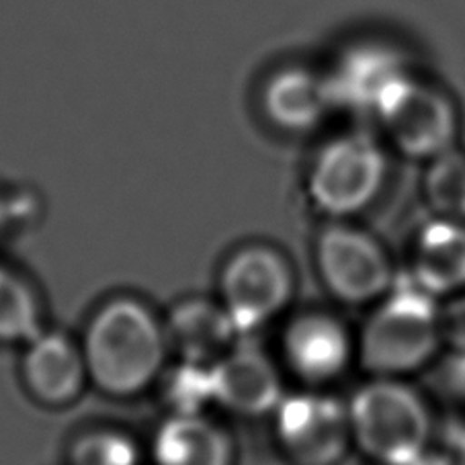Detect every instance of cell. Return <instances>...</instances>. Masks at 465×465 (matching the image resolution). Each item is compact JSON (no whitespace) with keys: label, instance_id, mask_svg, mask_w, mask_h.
<instances>
[{"label":"cell","instance_id":"6da1fadb","mask_svg":"<svg viewBox=\"0 0 465 465\" xmlns=\"http://www.w3.org/2000/svg\"><path fill=\"white\" fill-rule=\"evenodd\" d=\"M80 347L88 380L115 398L138 396L164 373L166 328L154 312L132 298H115L94 312Z\"/></svg>","mask_w":465,"mask_h":465},{"label":"cell","instance_id":"7a4b0ae2","mask_svg":"<svg viewBox=\"0 0 465 465\" xmlns=\"http://www.w3.org/2000/svg\"><path fill=\"white\" fill-rule=\"evenodd\" d=\"M440 349V300L411 272L398 275L361 331V365L375 378H406L427 367Z\"/></svg>","mask_w":465,"mask_h":465},{"label":"cell","instance_id":"3957f363","mask_svg":"<svg viewBox=\"0 0 465 465\" xmlns=\"http://www.w3.org/2000/svg\"><path fill=\"white\" fill-rule=\"evenodd\" d=\"M352 447L375 465H404L427 453L435 437L427 402L404 378H375L347 402Z\"/></svg>","mask_w":465,"mask_h":465},{"label":"cell","instance_id":"277c9868","mask_svg":"<svg viewBox=\"0 0 465 465\" xmlns=\"http://www.w3.org/2000/svg\"><path fill=\"white\" fill-rule=\"evenodd\" d=\"M386 176V150L373 135L365 132L336 135L312 160L310 202L326 218L347 220L378 199Z\"/></svg>","mask_w":465,"mask_h":465},{"label":"cell","instance_id":"5b68a950","mask_svg":"<svg viewBox=\"0 0 465 465\" xmlns=\"http://www.w3.org/2000/svg\"><path fill=\"white\" fill-rule=\"evenodd\" d=\"M373 115L388 142L406 158L429 163L457 146L460 117L451 99L411 72L381 94Z\"/></svg>","mask_w":465,"mask_h":465},{"label":"cell","instance_id":"8992f818","mask_svg":"<svg viewBox=\"0 0 465 465\" xmlns=\"http://www.w3.org/2000/svg\"><path fill=\"white\" fill-rule=\"evenodd\" d=\"M295 292L292 264L275 248L251 244L226 261L220 275V302L246 336L282 316Z\"/></svg>","mask_w":465,"mask_h":465},{"label":"cell","instance_id":"52a82bcc","mask_svg":"<svg viewBox=\"0 0 465 465\" xmlns=\"http://www.w3.org/2000/svg\"><path fill=\"white\" fill-rule=\"evenodd\" d=\"M316 267L328 293L349 306L381 300L398 277L378 238L342 220L320 232Z\"/></svg>","mask_w":465,"mask_h":465},{"label":"cell","instance_id":"ba28073f","mask_svg":"<svg viewBox=\"0 0 465 465\" xmlns=\"http://www.w3.org/2000/svg\"><path fill=\"white\" fill-rule=\"evenodd\" d=\"M272 419L277 443L295 465H339L352 447L347 404L324 391L285 394Z\"/></svg>","mask_w":465,"mask_h":465},{"label":"cell","instance_id":"9c48e42d","mask_svg":"<svg viewBox=\"0 0 465 465\" xmlns=\"http://www.w3.org/2000/svg\"><path fill=\"white\" fill-rule=\"evenodd\" d=\"M21 373L29 394L52 408L74 402L91 381L80 341L55 331H42L25 344Z\"/></svg>","mask_w":465,"mask_h":465},{"label":"cell","instance_id":"30bf717a","mask_svg":"<svg viewBox=\"0 0 465 465\" xmlns=\"http://www.w3.org/2000/svg\"><path fill=\"white\" fill-rule=\"evenodd\" d=\"M218 406L240 416L272 414L285 391L282 373L261 349L236 342L213 363Z\"/></svg>","mask_w":465,"mask_h":465},{"label":"cell","instance_id":"8fae6325","mask_svg":"<svg viewBox=\"0 0 465 465\" xmlns=\"http://www.w3.org/2000/svg\"><path fill=\"white\" fill-rule=\"evenodd\" d=\"M355 344L339 318L314 312L295 318L285 328L283 357L287 367L308 383H326L349 367Z\"/></svg>","mask_w":465,"mask_h":465},{"label":"cell","instance_id":"7c38bea8","mask_svg":"<svg viewBox=\"0 0 465 465\" xmlns=\"http://www.w3.org/2000/svg\"><path fill=\"white\" fill-rule=\"evenodd\" d=\"M408 74L402 54L388 45H357L326 74L334 109L371 111L388 88Z\"/></svg>","mask_w":465,"mask_h":465},{"label":"cell","instance_id":"4fadbf2b","mask_svg":"<svg viewBox=\"0 0 465 465\" xmlns=\"http://www.w3.org/2000/svg\"><path fill=\"white\" fill-rule=\"evenodd\" d=\"M168 347L181 361L213 365L228 355L242 334L222 302L187 300L176 303L166 320Z\"/></svg>","mask_w":465,"mask_h":465},{"label":"cell","instance_id":"5bb4252c","mask_svg":"<svg viewBox=\"0 0 465 465\" xmlns=\"http://www.w3.org/2000/svg\"><path fill=\"white\" fill-rule=\"evenodd\" d=\"M411 277L435 298L465 292V222L437 215L419 230Z\"/></svg>","mask_w":465,"mask_h":465},{"label":"cell","instance_id":"9a60e30c","mask_svg":"<svg viewBox=\"0 0 465 465\" xmlns=\"http://www.w3.org/2000/svg\"><path fill=\"white\" fill-rule=\"evenodd\" d=\"M262 111L283 132L306 134L316 130L334 109L326 76L306 68H283L262 88Z\"/></svg>","mask_w":465,"mask_h":465},{"label":"cell","instance_id":"2e32d148","mask_svg":"<svg viewBox=\"0 0 465 465\" xmlns=\"http://www.w3.org/2000/svg\"><path fill=\"white\" fill-rule=\"evenodd\" d=\"M156 465H232L234 443L210 414H171L152 439Z\"/></svg>","mask_w":465,"mask_h":465},{"label":"cell","instance_id":"e0dca14e","mask_svg":"<svg viewBox=\"0 0 465 465\" xmlns=\"http://www.w3.org/2000/svg\"><path fill=\"white\" fill-rule=\"evenodd\" d=\"M42 331L35 290L25 277L0 264V344H27Z\"/></svg>","mask_w":465,"mask_h":465},{"label":"cell","instance_id":"ac0fdd59","mask_svg":"<svg viewBox=\"0 0 465 465\" xmlns=\"http://www.w3.org/2000/svg\"><path fill=\"white\" fill-rule=\"evenodd\" d=\"M422 193L440 218L465 222V150L453 146L429 160Z\"/></svg>","mask_w":465,"mask_h":465},{"label":"cell","instance_id":"d6986e66","mask_svg":"<svg viewBox=\"0 0 465 465\" xmlns=\"http://www.w3.org/2000/svg\"><path fill=\"white\" fill-rule=\"evenodd\" d=\"M164 398L171 414H207V408L218 406L213 365L181 361L164 380Z\"/></svg>","mask_w":465,"mask_h":465},{"label":"cell","instance_id":"ffe728a7","mask_svg":"<svg viewBox=\"0 0 465 465\" xmlns=\"http://www.w3.org/2000/svg\"><path fill=\"white\" fill-rule=\"evenodd\" d=\"M142 451L125 432L101 429L86 432L70 449V465H140Z\"/></svg>","mask_w":465,"mask_h":465},{"label":"cell","instance_id":"44dd1931","mask_svg":"<svg viewBox=\"0 0 465 465\" xmlns=\"http://www.w3.org/2000/svg\"><path fill=\"white\" fill-rule=\"evenodd\" d=\"M440 339L453 355H465V292L440 303Z\"/></svg>","mask_w":465,"mask_h":465},{"label":"cell","instance_id":"7402d4cb","mask_svg":"<svg viewBox=\"0 0 465 465\" xmlns=\"http://www.w3.org/2000/svg\"><path fill=\"white\" fill-rule=\"evenodd\" d=\"M432 449L443 465H465V424H449Z\"/></svg>","mask_w":465,"mask_h":465},{"label":"cell","instance_id":"603a6c76","mask_svg":"<svg viewBox=\"0 0 465 465\" xmlns=\"http://www.w3.org/2000/svg\"><path fill=\"white\" fill-rule=\"evenodd\" d=\"M15 210H17V207H15L13 199L0 197V236L11 228V223L17 218V212Z\"/></svg>","mask_w":465,"mask_h":465},{"label":"cell","instance_id":"cb8c5ba5","mask_svg":"<svg viewBox=\"0 0 465 465\" xmlns=\"http://www.w3.org/2000/svg\"><path fill=\"white\" fill-rule=\"evenodd\" d=\"M453 369H451V378L455 381L457 390L465 396V355H453Z\"/></svg>","mask_w":465,"mask_h":465},{"label":"cell","instance_id":"d4e9b609","mask_svg":"<svg viewBox=\"0 0 465 465\" xmlns=\"http://www.w3.org/2000/svg\"><path fill=\"white\" fill-rule=\"evenodd\" d=\"M404 465H443V461H440V457L437 455V451L430 445V449H429L427 453H422L420 457H416V460L408 461Z\"/></svg>","mask_w":465,"mask_h":465}]
</instances>
